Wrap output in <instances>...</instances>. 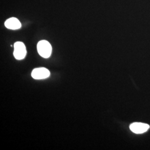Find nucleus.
Returning <instances> with one entry per match:
<instances>
[{
	"label": "nucleus",
	"mask_w": 150,
	"mask_h": 150,
	"mask_svg": "<svg viewBox=\"0 0 150 150\" xmlns=\"http://www.w3.org/2000/svg\"><path fill=\"white\" fill-rule=\"evenodd\" d=\"M38 51L39 54L43 58L47 59L52 53V46L46 40L40 41L38 44Z\"/></svg>",
	"instance_id": "1"
},
{
	"label": "nucleus",
	"mask_w": 150,
	"mask_h": 150,
	"mask_svg": "<svg viewBox=\"0 0 150 150\" xmlns=\"http://www.w3.org/2000/svg\"><path fill=\"white\" fill-rule=\"evenodd\" d=\"M26 49L25 44L22 42H17L14 44L13 55L18 60L23 59L26 55Z\"/></svg>",
	"instance_id": "2"
},
{
	"label": "nucleus",
	"mask_w": 150,
	"mask_h": 150,
	"mask_svg": "<svg viewBox=\"0 0 150 150\" xmlns=\"http://www.w3.org/2000/svg\"><path fill=\"white\" fill-rule=\"evenodd\" d=\"M149 125L141 122H134L130 125L129 129L132 132L136 134L145 133L150 129Z\"/></svg>",
	"instance_id": "3"
},
{
	"label": "nucleus",
	"mask_w": 150,
	"mask_h": 150,
	"mask_svg": "<svg viewBox=\"0 0 150 150\" xmlns=\"http://www.w3.org/2000/svg\"><path fill=\"white\" fill-rule=\"evenodd\" d=\"M50 75L49 70L44 67L36 68L32 71L31 76L34 79L41 80L48 78Z\"/></svg>",
	"instance_id": "4"
},
{
	"label": "nucleus",
	"mask_w": 150,
	"mask_h": 150,
	"mask_svg": "<svg viewBox=\"0 0 150 150\" xmlns=\"http://www.w3.org/2000/svg\"><path fill=\"white\" fill-rule=\"evenodd\" d=\"M6 27L11 30H17L21 27V24L20 21L15 17L10 18L5 22Z\"/></svg>",
	"instance_id": "5"
}]
</instances>
